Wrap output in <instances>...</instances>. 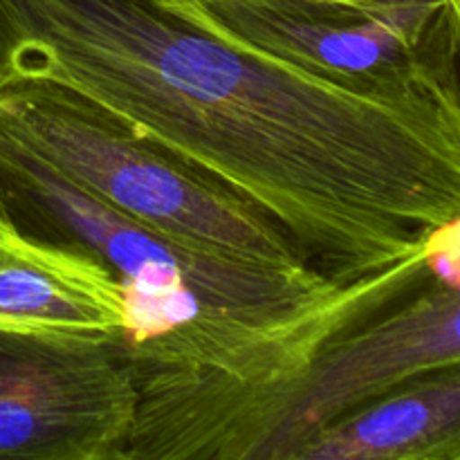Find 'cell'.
<instances>
[{"instance_id": "obj_1", "label": "cell", "mask_w": 460, "mask_h": 460, "mask_svg": "<svg viewBox=\"0 0 460 460\" xmlns=\"http://www.w3.org/2000/svg\"><path fill=\"white\" fill-rule=\"evenodd\" d=\"M49 84L232 189L340 283L460 214V133L420 66L337 79L171 0H0V84Z\"/></svg>"}, {"instance_id": "obj_2", "label": "cell", "mask_w": 460, "mask_h": 460, "mask_svg": "<svg viewBox=\"0 0 460 460\" xmlns=\"http://www.w3.org/2000/svg\"><path fill=\"white\" fill-rule=\"evenodd\" d=\"M0 207L16 227L97 256L126 296L124 349L142 373L268 382L296 371L335 332L402 296L413 252L340 283L314 268L214 254L144 227L0 144Z\"/></svg>"}, {"instance_id": "obj_3", "label": "cell", "mask_w": 460, "mask_h": 460, "mask_svg": "<svg viewBox=\"0 0 460 460\" xmlns=\"http://www.w3.org/2000/svg\"><path fill=\"white\" fill-rule=\"evenodd\" d=\"M0 144L173 241L274 268L308 265L252 202L57 85L0 84Z\"/></svg>"}, {"instance_id": "obj_4", "label": "cell", "mask_w": 460, "mask_h": 460, "mask_svg": "<svg viewBox=\"0 0 460 460\" xmlns=\"http://www.w3.org/2000/svg\"><path fill=\"white\" fill-rule=\"evenodd\" d=\"M460 362V214L422 238L413 288L323 341L296 371L227 391L229 429L259 460H295L310 438L429 368Z\"/></svg>"}, {"instance_id": "obj_5", "label": "cell", "mask_w": 460, "mask_h": 460, "mask_svg": "<svg viewBox=\"0 0 460 460\" xmlns=\"http://www.w3.org/2000/svg\"><path fill=\"white\" fill-rule=\"evenodd\" d=\"M137 407L119 340L0 328V460H126Z\"/></svg>"}, {"instance_id": "obj_6", "label": "cell", "mask_w": 460, "mask_h": 460, "mask_svg": "<svg viewBox=\"0 0 460 460\" xmlns=\"http://www.w3.org/2000/svg\"><path fill=\"white\" fill-rule=\"evenodd\" d=\"M211 34L337 79L418 66L445 0H171Z\"/></svg>"}, {"instance_id": "obj_7", "label": "cell", "mask_w": 460, "mask_h": 460, "mask_svg": "<svg viewBox=\"0 0 460 460\" xmlns=\"http://www.w3.org/2000/svg\"><path fill=\"white\" fill-rule=\"evenodd\" d=\"M0 328L124 341V286L97 256L0 216Z\"/></svg>"}, {"instance_id": "obj_8", "label": "cell", "mask_w": 460, "mask_h": 460, "mask_svg": "<svg viewBox=\"0 0 460 460\" xmlns=\"http://www.w3.org/2000/svg\"><path fill=\"white\" fill-rule=\"evenodd\" d=\"M295 460H460V362L418 373L346 413Z\"/></svg>"}, {"instance_id": "obj_9", "label": "cell", "mask_w": 460, "mask_h": 460, "mask_svg": "<svg viewBox=\"0 0 460 460\" xmlns=\"http://www.w3.org/2000/svg\"><path fill=\"white\" fill-rule=\"evenodd\" d=\"M422 63L460 128V0H445L422 43Z\"/></svg>"}, {"instance_id": "obj_10", "label": "cell", "mask_w": 460, "mask_h": 460, "mask_svg": "<svg viewBox=\"0 0 460 460\" xmlns=\"http://www.w3.org/2000/svg\"><path fill=\"white\" fill-rule=\"evenodd\" d=\"M340 3H355V4H371V3H380V0H340Z\"/></svg>"}, {"instance_id": "obj_11", "label": "cell", "mask_w": 460, "mask_h": 460, "mask_svg": "<svg viewBox=\"0 0 460 460\" xmlns=\"http://www.w3.org/2000/svg\"><path fill=\"white\" fill-rule=\"evenodd\" d=\"M0 216H4V214H3V207H0Z\"/></svg>"}]
</instances>
